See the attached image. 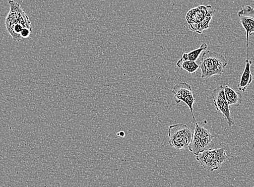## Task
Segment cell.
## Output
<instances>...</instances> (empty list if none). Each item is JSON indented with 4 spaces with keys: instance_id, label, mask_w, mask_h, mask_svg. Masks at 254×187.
I'll use <instances>...</instances> for the list:
<instances>
[{
    "instance_id": "cell-6",
    "label": "cell",
    "mask_w": 254,
    "mask_h": 187,
    "mask_svg": "<svg viewBox=\"0 0 254 187\" xmlns=\"http://www.w3.org/2000/svg\"><path fill=\"white\" fill-rule=\"evenodd\" d=\"M192 135V130L185 124L173 125L168 127L169 142L177 150L188 148Z\"/></svg>"
},
{
    "instance_id": "cell-1",
    "label": "cell",
    "mask_w": 254,
    "mask_h": 187,
    "mask_svg": "<svg viewBox=\"0 0 254 187\" xmlns=\"http://www.w3.org/2000/svg\"><path fill=\"white\" fill-rule=\"evenodd\" d=\"M8 2L10 11L5 20L6 29L14 41L20 42L22 40L20 34L23 29L32 28L31 22L19 3L13 0Z\"/></svg>"
},
{
    "instance_id": "cell-11",
    "label": "cell",
    "mask_w": 254,
    "mask_h": 187,
    "mask_svg": "<svg viewBox=\"0 0 254 187\" xmlns=\"http://www.w3.org/2000/svg\"><path fill=\"white\" fill-rule=\"evenodd\" d=\"M225 98L229 106L239 107L243 102V96L227 85L224 86Z\"/></svg>"
},
{
    "instance_id": "cell-3",
    "label": "cell",
    "mask_w": 254,
    "mask_h": 187,
    "mask_svg": "<svg viewBox=\"0 0 254 187\" xmlns=\"http://www.w3.org/2000/svg\"><path fill=\"white\" fill-rule=\"evenodd\" d=\"M228 65L225 57L222 54L212 51H205L201 58L200 68L202 78H207L215 75L222 76L224 68Z\"/></svg>"
},
{
    "instance_id": "cell-12",
    "label": "cell",
    "mask_w": 254,
    "mask_h": 187,
    "mask_svg": "<svg viewBox=\"0 0 254 187\" xmlns=\"http://www.w3.org/2000/svg\"><path fill=\"white\" fill-rule=\"evenodd\" d=\"M177 65L181 70H186L190 74H195L199 65L195 62L184 60L181 58L177 63Z\"/></svg>"
},
{
    "instance_id": "cell-7",
    "label": "cell",
    "mask_w": 254,
    "mask_h": 187,
    "mask_svg": "<svg viewBox=\"0 0 254 187\" xmlns=\"http://www.w3.org/2000/svg\"><path fill=\"white\" fill-rule=\"evenodd\" d=\"M172 92L174 95L175 101L177 104L184 102L189 107L192 118L195 120L193 113V105L195 100L190 84L186 82L178 83L173 87Z\"/></svg>"
},
{
    "instance_id": "cell-8",
    "label": "cell",
    "mask_w": 254,
    "mask_h": 187,
    "mask_svg": "<svg viewBox=\"0 0 254 187\" xmlns=\"http://www.w3.org/2000/svg\"><path fill=\"white\" fill-rule=\"evenodd\" d=\"M224 88L225 87L223 85L215 88L213 90L211 96H212L216 111L222 114L223 117L227 120L229 127H232L235 124V122L225 98Z\"/></svg>"
},
{
    "instance_id": "cell-5",
    "label": "cell",
    "mask_w": 254,
    "mask_h": 187,
    "mask_svg": "<svg viewBox=\"0 0 254 187\" xmlns=\"http://www.w3.org/2000/svg\"><path fill=\"white\" fill-rule=\"evenodd\" d=\"M228 156L225 148L205 150L196 156V160L201 166L210 172L218 170Z\"/></svg>"
},
{
    "instance_id": "cell-9",
    "label": "cell",
    "mask_w": 254,
    "mask_h": 187,
    "mask_svg": "<svg viewBox=\"0 0 254 187\" xmlns=\"http://www.w3.org/2000/svg\"><path fill=\"white\" fill-rule=\"evenodd\" d=\"M241 25L245 29L247 39V59H249L250 36L254 35V9L247 5L238 11Z\"/></svg>"
},
{
    "instance_id": "cell-15",
    "label": "cell",
    "mask_w": 254,
    "mask_h": 187,
    "mask_svg": "<svg viewBox=\"0 0 254 187\" xmlns=\"http://www.w3.org/2000/svg\"><path fill=\"white\" fill-rule=\"evenodd\" d=\"M117 135L120 137H124L125 136V132L123 131H121L117 134Z\"/></svg>"
},
{
    "instance_id": "cell-13",
    "label": "cell",
    "mask_w": 254,
    "mask_h": 187,
    "mask_svg": "<svg viewBox=\"0 0 254 187\" xmlns=\"http://www.w3.org/2000/svg\"><path fill=\"white\" fill-rule=\"evenodd\" d=\"M208 48V45L207 44L202 43L200 47L197 49L193 50L190 53H187V57H188V60L191 62H196L198 59L199 56L201 55V53L203 51L207 50Z\"/></svg>"
},
{
    "instance_id": "cell-14",
    "label": "cell",
    "mask_w": 254,
    "mask_h": 187,
    "mask_svg": "<svg viewBox=\"0 0 254 187\" xmlns=\"http://www.w3.org/2000/svg\"><path fill=\"white\" fill-rule=\"evenodd\" d=\"M33 32L32 28H23L21 33V37L22 39H27L29 37Z\"/></svg>"
},
{
    "instance_id": "cell-10",
    "label": "cell",
    "mask_w": 254,
    "mask_h": 187,
    "mask_svg": "<svg viewBox=\"0 0 254 187\" xmlns=\"http://www.w3.org/2000/svg\"><path fill=\"white\" fill-rule=\"evenodd\" d=\"M245 62L246 67L243 74H242L240 83L238 86L240 91L243 92L246 91L248 87L250 85L253 80V76L251 72V65L253 64V62L250 61L249 59H247Z\"/></svg>"
},
{
    "instance_id": "cell-2",
    "label": "cell",
    "mask_w": 254,
    "mask_h": 187,
    "mask_svg": "<svg viewBox=\"0 0 254 187\" xmlns=\"http://www.w3.org/2000/svg\"><path fill=\"white\" fill-rule=\"evenodd\" d=\"M215 10L210 5H201L190 10L186 19L190 31L202 34L205 30L209 28Z\"/></svg>"
},
{
    "instance_id": "cell-4",
    "label": "cell",
    "mask_w": 254,
    "mask_h": 187,
    "mask_svg": "<svg viewBox=\"0 0 254 187\" xmlns=\"http://www.w3.org/2000/svg\"><path fill=\"white\" fill-rule=\"evenodd\" d=\"M214 138L209 130L196 123L188 148L190 152L196 156L205 150L212 149L214 146Z\"/></svg>"
}]
</instances>
